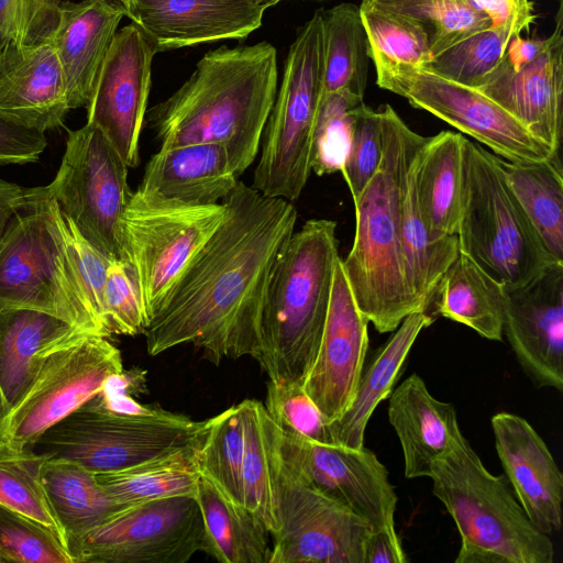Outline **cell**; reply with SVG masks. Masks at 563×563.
Masks as SVG:
<instances>
[{
  "label": "cell",
  "instance_id": "1",
  "mask_svg": "<svg viewBox=\"0 0 563 563\" xmlns=\"http://www.w3.org/2000/svg\"><path fill=\"white\" fill-rule=\"evenodd\" d=\"M222 202V222L144 332L152 356L185 343L214 364L261 356L268 280L298 213L291 201L242 181Z\"/></svg>",
  "mask_w": 563,
  "mask_h": 563
},
{
  "label": "cell",
  "instance_id": "2",
  "mask_svg": "<svg viewBox=\"0 0 563 563\" xmlns=\"http://www.w3.org/2000/svg\"><path fill=\"white\" fill-rule=\"evenodd\" d=\"M278 82L277 51L268 42L207 52L189 78L148 109L145 123L161 146H222L241 176L260 152Z\"/></svg>",
  "mask_w": 563,
  "mask_h": 563
},
{
  "label": "cell",
  "instance_id": "3",
  "mask_svg": "<svg viewBox=\"0 0 563 563\" xmlns=\"http://www.w3.org/2000/svg\"><path fill=\"white\" fill-rule=\"evenodd\" d=\"M379 114L383 157L354 201L355 236L342 265L360 310L376 331L386 333L410 313L422 311L405 274L400 202L406 169L426 137L412 131L390 104H384Z\"/></svg>",
  "mask_w": 563,
  "mask_h": 563
},
{
  "label": "cell",
  "instance_id": "4",
  "mask_svg": "<svg viewBox=\"0 0 563 563\" xmlns=\"http://www.w3.org/2000/svg\"><path fill=\"white\" fill-rule=\"evenodd\" d=\"M336 222L307 220L279 252L268 280L257 360L273 383L303 384L316 360L339 256Z\"/></svg>",
  "mask_w": 563,
  "mask_h": 563
},
{
  "label": "cell",
  "instance_id": "5",
  "mask_svg": "<svg viewBox=\"0 0 563 563\" xmlns=\"http://www.w3.org/2000/svg\"><path fill=\"white\" fill-rule=\"evenodd\" d=\"M429 477L461 537L455 563H553L554 547L517 500L505 475L492 474L463 437Z\"/></svg>",
  "mask_w": 563,
  "mask_h": 563
},
{
  "label": "cell",
  "instance_id": "6",
  "mask_svg": "<svg viewBox=\"0 0 563 563\" xmlns=\"http://www.w3.org/2000/svg\"><path fill=\"white\" fill-rule=\"evenodd\" d=\"M12 308L40 310L107 336L87 300L47 186L29 188L0 235V310Z\"/></svg>",
  "mask_w": 563,
  "mask_h": 563
},
{
  "label": "cell",
  "instance_id": "7",
  "mask_svg": "<svg viewBox=\"0 0 563 563\" xmlns=\"http://www.w3.org/2000/svg\"><path fill=\"white\" fill-rule=\"evenodd\" d=\"M459 250L504 288L526 285L556 263L523 212L497 155L463 144Z\"/></svg>",
  "mask_w": 563,
  "mask_h": 563
},
{
  "label": "cell",
  "instance_id": "8",
  "mask_svg": "<svg viewBox=\"0 0 563 563\" xmlns=\"http://www.w3.org/2000/svg\"><path fill=\"white\" fill-rule=\"evenodd\" d=\"M323 96L322 10L297 32L266 121L252 187L297 200L312 173L313 139Z\"/></svg>",
  "mask_w": 563,
  "mask_h": 563
},
{
  "label": "cell",
  "instance_id": "9",
  "mask_svg": "<svg viewBox=\"0 0 563 563\" xmlns=\"http://www.w3.org/2000/svg\"><path fill=\"white\" fill-rule=\"evenodd\" d=\"M224 211L223 202L188 206L132 192L121 219L120 260L133 272L148 321L218 229Z\"/></svg>",
  "mask_w": 563,
  "mask_h": 563
},
{
  "label": "cell",
  "instance_id": "10",
  "mask_svg": "<svg viewBox=\"0 0 563 563\" xmlns=\"http://www.w3.org/2000/svg\"><path fill=\"white\" fill-rule=\"evenodd\" d=\"M202 421L158 408L120 416L86 405L47 429L30 448L73 461L88 471H120L197 442Z\"/></svg>",
  "mask_w": 563,
  "mask_h": 563
},
{
  "label": "cell",
  "instance_id": "11",
  "mask_svg": "<svg viewBox=\"0 0 563 563\" xmlns=\"http://www.w3.org/2000/svg\"><path fill=\"white\" fill-rule=\"evenodd\" d=\"M128 165L95 124L69 131L60 166L47 188L60 211L111 260L121 257V219L132 190Z\"/></svg>",
  "mask_w": 563,
  "mask_h": 563
},
{
  "label": "cell",
  "instance_id": "12",
  "mask_svg": "<svg viewBox=\"0 0 563 563\" xmlns=\"http://www.w3.org/2000/svg\"><path fill=\"white\" fill-rule=\"evenodd\" d=\"M206 549L196 497L175 496L126 506L69 553L74 563H185Z\"/></svg>",
  "mask_w": 563,
  "mask_h": 563
},
{
  "label": "cell",
  "instance_id": "13",
  "mask_svg": "<svg viewBox=\"0 0 563 563\" xmlns=\"http://www.w3.org/2000/svg\"><path fill=\"white\" fill-rule=\"evenodd\" d=\"M122 369L120 350L103 335L85 334L53 349L44 355L23 398L7 416L1 438L14 446L30 448Z\"/></svg>",
  "mask_w": 563,
  "mask_h": 563
},
{
  "label": "cell",
  "instance_id": "14",
  "mask_svg": "<svg viewBox=\"0 0 563 563\" xmlns=\"http://www.w3.org/2000/svg\"><path fill=\"white\" fill-rule=\"evenodd\" d=\"M376 84L472 136L506 161L537 162L559 157L478 88L426 68L411 67L378 71Z\"/></svg>",
  "mask_w": 563,
  "mask_h": 563
},
{
  "label": "cell",
  "instance_id": "15",
  "mask_svg": "<svg viewBox=\"0 0 563 563\" xmlns=\"http://www.w3.org/2000/svg\"><path fill=\"white\" fill-rule=\"evenodd\" d=\"M276 483L280 529L269 563H364L371 526L310 486L282 459L279 444Z\"/></svg>",
  "mask_w": 563,
  "mask_h": 563
},
{
  "label": "cell",
  "instance_id": "16",
  "mask_svg": "<svg viewBox=\"0 0 563 563\" xmlns=\"http://www.w3.org/2000/svg\"><path fill=\"white\" fill-rule=\"evenodd\" d=\"M279 453L310 486L347 507L372 530L396 531L398 498L374 452L318 443L280 430Z\"/></svg>",
  "mask_w": 563,
  "mask_h": 563
},
{
  "label": "cell",
  "instance_id": "17",
  "mask_svg": "<svg viewBox=\"0 0 563 563\" xmlns=\"http://www.w3.org/2000/svg\"><path fill=\"white\" fill-rule=\"evenodd\" d=\"M155 54L134 23L118 30L86 107L87 122L106 134L132 168L140 164V136Z\"/></svg>",
  "mask_w": 563,
  "mask_h": 563
},
{
  "label": "cell",
  "instance_id": "18",
  "mask_svg": "<svg viewBox=\"0 0 563 563\" xmlns=\"http://www.w3.org/2000/svg\"><path fill=\"white\" fill-rule=\"evenodd\" d=\"M504 288V287H503ZM504 334L538 387L563 390V263L516 288H504Z\"/></svg>",
  "mask_w": 563,
  "mask_h": 563
},
{
  "label": "cell",
  "instance_id": "19",
  "mask_svg": "<svg viewBox=\"0 0 563 563\" xmlns=\"http://www.w3.org/2000/svg\"><path fill=\"white\" fill-rule=\"evenodd\" d=\"M368 323L339 257L319 350L302 384L328 422L339 418L353 400L368 347Z\"/></svg>",
  "mask_w": 563,
  "mask_h": 563
},
{
  "label": "cell",
  "instance_id": "20",
  "mask_svg": "<svg viewBox=\"0 0 563 563\" xmlns=\"http://www.w3.org/2000/svg\"><path fill=\"white\" fill-rule=\"evenodd\" d=\"M125 16L155 53L246 38L261 27L264 0H126Z\"/></svg>",
  "mask_w": 563,
  "mask_h": 563
},
{
  "label": "cell",
  "instance_id": "21",
  "mask_svg": "<svg viewBox=\"0 0 563 563\" xmlns=\"http://www.w3.org/2000/svg\"><path fill=\"white\" fill-rule=\"evenodd\" d=\"M563 1L541 54L514 71L506 58L479 90L495 100L559 155L563 101ZM506 55V54H505Z\"/></svg>",
  "mask_w": 563,
  "mask_h": 563
},
{
  "label": "cell",
  "instance_id": "22",
  "mask_svg": "<svg viewBox=\"0 0 563 563\" xmlns=\"http://www.w3.org/2000/svg\"><path fill=\"white\" fill-rule=\"evenodd\" d=\"M495 448L512 492L533 526L545 534L562 526L563 474L545 441L522 417H492Z\"/></svg>",
  "mask_w": 563,
  "mask_h": 563
},
{
  "label": "cell",
  "instance_id": "23",
  "mask_svg": "<svg viewBox=\"0 0 563 563\" xmlns=\"http://www.w3.org/2000/svg\"><path fill=\"white\" fill-rule=\"evenodd\" d=\"M124 16V8L117 1H62L49 42L62 67L70 110L88 106Z\"/></svg>",
  "mask_w": 563,
  "mask_h": 563
},
{
  "label": "cell",
  "instance_id": "24",
  "mask_svg": "<svg viewBox=\"0 0 563 563\" xmlns=\"http://www.w3.org/2000/svg\"><path fill=\"white\" fill-rule=\"evenodd\" d=\"M238 183L222 146L196 143L161 146L137 190L169 202L207 206L222 202Z\"/></svg>",
  "mask_w": 563,
  "mask_h": 563
},
{
  "label": "cell",
  "instance_id": "25",
  "mask_svg": "<svg viewBox=\"0 0 563 563\" xmlns=\"http://www.w3.org/2000/svg\"><path fill=\"white\" fill-rule=\"evenodd\" d=\"M388 420L401 445L407 478L429 477L433 463L464 437L454 406L434 398L416 373L390 395Z\"/></svg>",
  "mask_w": 563,
  "mask_h": 563
},
{
  "label": "cell",
  "instance_id": "26",
  "mask_svg": "<svg viewBox=\"0 0 563 563\" xmlns=\"http://www.w3.org/2000/svg\"><path fill=\"white\" fill-rule=\"evenodd\" d=\"M62 67L49 41L0 59V111L43 132L69 111Z\"/></svg>",
  "mask_w": 563,
  "mask_h": 563
},
{
  "label": "cell",
  "instance_id": "27",
  "mask_svg": "<svg viewBox=\"0 0 563 563\" xmlns=\"http://www.w3.org/2000/svg\"><path fill=\"white\" fill-rule=\"evenodd\" d=\"M90 334L34 309L0 310V386L9 412L19 404L53 349Z\"/></svg>",
  "mask_w": 563,
  "mask_h": 563
},
{
  "label": "cell",
  "instance_id": "28",
  "mask_svg": "<svg viewBox=\"0 0 563 563\" xmlns=\"http://www.w3.org/2000/svg\"><path fill=\"white\" fill-rule=\"evenodd\" d=\"M435 316L416 311L407 316L389 340L376 352L368 366L362 371L355 395L350 406L329 430L336 445L360 449L375 408L387 398L395 386L407 356L419 333L431 325Z\"/></svg>",
  "mask_w": 563,
  "mask_h": 563
},
{
  "label": "cell",
  "instance_id": "29",
  "mask_svg": "<svg viewBox=\"0 0 563 563\" xmlns=\"http://www.w3.org/2000/svg\"><path fill=\"white\" fill-rule=\"evenodd\" d=\"M464 136L442 131L416 153V184L423 219L435 240L456 235L462 201Z\"/></svg>",
  "mask_w": 563,
  "mask_h": 563
},
{
  "label": "cell",
  "instance_id": "30",
  "mask_svg": "<svg viewBox=\"0 0 563 563\" xmlns=\"http://www.w3.org/2000/svg\"><path fill=\"white\" fill-rule=\"evenodd\" d=\"M416 153L402 180L400 241L408 285L421 310L428 312L442 276L460 250L456 235L435 240L423 219L416 184Z\"/></svg>",
  "mask_w": 563,
  "mask_h": 563
},
{
  "label": "cell",
  "instance_id": "31",
  "mask_svg": "<svg viewBox=\"0 0 563 563\" xmlns=\"http://www.w3.org/2000/svg\"><path fill=\"white\" fill-rule=\"evenodd\" d=\"M432 303L438 314L473 329L485 339L503 340L504 288L465 253L460 251L445 271Z\"/></svg>",
  "mask_w": 563,
  "mask_h": 563
},
{
  "label": "cell",
  "instance_id": "32",
  "mask_svg": "<svg viewBox=\"0 0 563 563\" xmlns=\"http://www.w3.org/2000/svg\"><path fill=\"white\" fill-rule=\"evenodd\" d=\"M196 499L207 538L205 553L221 563H269V533L253 512L201 474Z\"/></svg>",
  "mask_w": 563,
  "mask_h": 563
},
{
  "label": "cell",
  "instance_id": "33",
  "mask_svg": "<svg viewBox=\"0 0 563 563\" xmlns=\"http://www.w3.org/2000/svg\"><path fill=\"white\" fill-rule=\"evenodd\" d=\"M41 479L68 551L82 536L126 507L108 496L95 473L69 460L47 457Z\"/></svg>",
  "mask_w": 563,
  "mask_h": 563
},
{
  "label": "cell",
  "instance_id": "34",
  "mask_svg": "<svg viewBox=\"0 0 563 563\" xmlns=\"http://www.w3.org/2000/svg\"><path fill=\"white\" fill-rule=\"evenodd\" d=\"M245 450L242 464V503L264 525L271 537L280 529L276 459L280 429L264 404L242 401Z\"/></svg>",
  "mask_w": 563,
  "mask_h": 563
},
{
  "label": "cell",
  "instance_id": "35",
  "mask_svg": "<svg viewBox=\"0 0 563 563\" xmlns=\"http://www.w3.org/2000/svg\"><path fill=\"white\" fill-rule=\"evenodd\" d=\"M95 475L108 496L124 506L175 496L196 497L200 477L196 443L120 471Z\"/></svg>",
  "mask_w": 563,
  "mask_h": 563
},
{
  "label": "cell",
  "instance_id": "36",
  "mask_svg": "<svg viewBox=\"0 0 563 563\" xmlns=\"http://www.w3.org/2000/svg\"><path fill=\"white\" fill-rule=\"evenodd\" d=\"M505 180L548 252L563 262V178L559 157L509 162L497 156Z\"/></svg>",
  "mask_w": 563,
  "mask_h": 563
},
{
  "label": "cell",
  "instance_id": "37",
  "mask_svg": "<svg viewBox=\"0 0 563 563\" xmlns=\"http://www.w3.org/2000/svg\"><path fill=\"white\" fill-rule=\"evenodd\" d=\"M322 40L323 96L347 91L363 99L369 53L358 5L340 3L322 10Z\"/></svg>",
  "mask_w": 563,
  "mask_h": 563
},
{
  "label": "cell",
  "instance_id": "38",
  "mask_svg": "<svg viewBox=\"0 0 563 563\" xmlns=\"http://www.w3.org/2000/svg\"><path fill=\"white\" fill-rule=\"evenodd\" d=\"M245 426L242 402L202 421L196 442L200 474L227 497L242 504Z\"/></svg>",
  "mask_w": 563,
  "mask_h": 563
},
{
  "label": "cell",
  "instance_id": "39",
  "mask_svg": "<svg viewBox=\"0 0 563 563\" xmlns=\"http://www.w3.org/2000/svg\"><path fill=\"white\" fill-rule=\"evenodd\" d=\"M358 8L376 73L428 65L432 54L421 24L368 0H362Z\"/></svg>",
  "mask_w": 563,
  "mask_h": 563
},
{
  "label": "cell",
  "instance_id": "40",
  "mask_svg": "<svg viewBox=\"0 0 563 563\" xmlns=\"http://www.w3.org/2000/svg\"><path fill=\"white\" fill-rule=\"evenodd\" d=\"M47 457L0 438V504L42 523L67 547L41 479L42 465Z\"/></svg>",
  "mask_w": 563,
  "mask_h": 563
},
{
  "label": "cell",
  "instance_id": "41",
  "mask_svg": "<svg viewBox=\"0 0 563 563\" xmlns=\"http://www.w3.org/2000/svg\"><path fill=\"white\" fill-rule=\"evenodd\" d=\"M407 16L426 30L432 56L465 36L488 27L489 20L468 0H368Z\"/></svg>",
  "mask_w": 563,
  "mask_h": 563
},
{
  "label": "cell",
  "instance_id": "42",
  "mask_svg": "<svg viewBox=\"0 0 563 563\" xmlns=\"http://www.w3.org/2000/svg\"><path fill=\"white\" fill-rule=\"evenodd\" d=\"M510 37L492 26L478 30L432 56L424 68L450 80L481 88L504 62Z\"/></svg>",
  "mask_w": 563,
  "mask_h": 563
},
{
  "label": "cell",
  "instance_id": "43",
  "mask_svg": "<svg viewBox=\"0 0 563 563\" xmlns=\"http://www.w3.org/2000/svg\"><path fill=\"white\" fill-rule=\"evenodd\" d=\"M361 102L362 98L347 91L322 97L311 161L318 176L343 172L353 134L352 109Z\"/></svg>",
  "mask_w": 563,
  "mask_h": 563
},
{
  "label": "cell",
  "instance_id": "44",
  "mask_svg": "<svg viewBox=\"0 0 563 563\" xmlns=\"http://www.w3.org/2000/svg\"><path fill=\"white\" fill-rule=\"evenodd\" d=\"M0 563H74L48 528L0 504Z\"/></svg>",
  "mask_w": 563,
  "mask_h": 563
},
{
  "label": "cell",
  "instance_id": "45",
  "mask_svg": "<svg viewBox=\"0 0 563 563\" xmlns=\"http://www.w3.org/2000/svg\"><path fill=\"white\" fill-rule=\"evenodd\" d=\"M62 0H0V59L51 40Z\"/></svg>",
  "mask_w": 563,
  "mask_h": 563
},
{
  "label": "cell",
  "instance_id": "46",
  "mask_svg": "<svg viewBox=\"0 0 563 563\" xmlns=\"http://www.w3.org/2000/svg\"><path fill=\"white\" fill-rule=\"evenodd\" d=\"M264 407L282 431L318 443L334 444L329 422L305 391L302 384L269 380Z\"/></svg>",
  "mask_w": 563,
  "mask_h": 563
},
{
  "label": "cell",
  "instance_id": "47",
  "mask_svg": "<svg viewBox=\"0 0 563 563\" xmlns=\"http://www.w3.org/2000/svg\"><path fill=\"white\" fill-rule=\"evenodd\" d=\"M102 322L108 336L144 334L150 323L133 272L122 260H112L107 272Z\"/></svg>",
  "mask_w": 563,
  "mask_h": 563
},
{
  "label": "cell",
  "instance_id": "48",
  "mask_svg": "<svg viewBox=\"0 0 563 563\" xmlns=\"http://www.w3.org/2000/svg\"><path fill=\"white\" fill-rule=\"evenodd\" d=\"M353 134L349 156L341 173L353 202L375 175L383 157V133L379 111L364 102L352 109Z\"/></svg>",
  "mask_w": 563,
  "mask_h": 563
},
{
  "label": "cell",
  "instance_id": "49",
  "mask_svg": "<svg viewBox=\"0 0 563 563\" xmlns=\"http://www.w3.org/2000/svg\"><path fill=\"white\" fill-rule=\"evenodd\" d=\"M60 213L64 234L76 272L90 308L106 332L102 322L103 290L112 260L92 245L69 218L62 211Z\"/></svg>",
  "mask_w": 563,
  "mask_h": 563
},
{
  "label": "cell",
  "instance_id": "50",
  "mask_svg": "<svg viewBox=\"0 0 563 563\" xmlns=\"http://www.w3.org/2000/svg\"><path fill=\"white\" fill-rule=\"evenodd\" d=\"M46 145L45 132L0 111V165L34 163Z\"/></svg>",
  "mask_w": 563,
  "mask_h": 563
},
{
  "label": "cell",
  "instance_id": "51",
  "mask_svg": "<svg viewBox=\"0 0 563 563\" xmlns=\"http://www.w3.org/2000/svg\"><path fill=\"white\" fill-rule=\"evenodd\" d=\"M468 2L489 20V26L510 36L529 31L536 20L533 2L530 0H468Z\"/></svg>",
  "mask_w": 563,
  "mask_h": 563
},
{
  "label": "cell",
  "instance_id": "52",
  "mask_svg": "<svg viewBox=\"0 0 563 563\" xmlns=\"http://www.w3.org/2000/svg\"><path fill=\"white\" fill-rule=\"evenodd\" d=\"M406 553L397 532L372 531L364 551V563H405Z\"/></svg>",
  "mask_w": 563,
  "mask_h": 563
},
{
  "label": "cell",
  "instance_id": "53",
  "mask_svg": "<svg viewBox=\"0 0 563 563\" xmlns=\"http://www.w3.org/2000/svg\"><path fill=\"white\" fill-rule=\"evenodd\" d=\"M147 388V372L140 367L122 369L112 374L104 382L101 390L98 393L106 398L115 397H139Z\"/></svg>",
  "mask_w": 563,
  "mask_h": 563
},
{
  "label": "cell",
  "instance_id": "54",
  "mask_svg": "<svg viewBox=\"0 0 563 563\" xmlns=\"http://www.w3.org/2000/svg\"><path fill=\"white\" fill-rule=\"evenodd\" d=\"M545 38H523L520 34L512 35L506 48V62L514 70H520L536 59L548 45Z\"/></svg>",
  "mask_w": 563,
  "mask_h": 563
},
{
  "label": "cell",
  "instance_id": "55",
  "mask_svg": "<svg viewBox=\"0 0 563 563\" xmlns=\"http://www.w3.org/2000/svg\"><path fill=\"white\" fill-rule=\"evenodd\" d=\"M29 188L0 178V235L12 216L23 205Z\"/></svg>",
  "mask_w": 563,
  "mask_h": 563
},
{
  "label": "cell",
  "instance_id": "56",
  "mask_svg": "<svg viewBox=\"0 0 563 563\" xmlns=\"http://www.w3.org/2000/svg\"><path fill=\"white\" fill-rule=\"evenodd\" d=\"M8 415L9 410L0 386V438L2 437L3 426Z\"/></svg>",
  "mask_w": 563,
  "mask_h": 563
},
{
  "label": "cell",
  "instance_id": "57",
  "mask_svg": "<svg viewBox=\"0 0 563 563\" xmlns=\"http://www.w3.org/2000/svg\"><path fill=\"white\" fill-rule=\"evenodd\" d=\"M282 1H285V0H271L269 1V8L275 5V4H277V3H279V2H282ZM317 1H321V0H317Z\"/></svg>",
  "mask_w": 563,
  "mask_h": 563
},
{
  "label": "cell",
  "instance_id": "58",
  "mask_svg": "<svg viewBox=\"0 0 563 563\" xmlns=\"http://www.w3.org/2000/svg\"><path fill=\"white\" fill-rule=\"evenodd\" d=\"M121 1H122V5H123L126 0H121ZM264 1H265L266 7L269 8L271 0H264Z\"/></svg>",
  "mask_w": 563,
  "mask_h": 563
},
{
  "label": "cell",
  "instance_id": "59",
  "mask_svg": "<svg viewBox=\"0 0 563 563\" xmlns=\"http://www.w3.org/2000/svg\"><path fill=\"white\" fill-rule=\"evenodd\" d=\"M110 1H117V2H119V3H121V4H122V1H121V0H110Z\"/></svg>",
  "mask_w": 563,
  "mask_h": 563
}]
</instances>
